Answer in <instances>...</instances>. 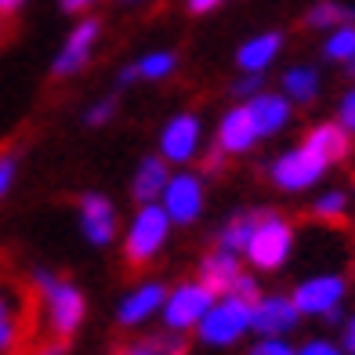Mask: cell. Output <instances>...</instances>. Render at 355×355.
<instances>
[{
	"label": "cell",
	"instance_id": "obj_16",
	"mask_svg": "<svg viewBox=\"0 0 355 355\" xmlns=\"http://www.w3.org/2000/svg\"><path fill=\"white\" fill-rule=\"evenodd\" d=\"M247 112L254 120L257 138H268V135H276L279 127L290 120V102L279 98V94H254V102L247 105Z\"/></svg>",
	"mask_w": 355,
	"mask_h": 355
},
{
	"label": "cell",
	"instance_id": "obj_36",
	"mask_svg": "<svg viewBox=\"0 0 355 355\" xmlns=\"http://www.w3.org/2000/svg\"><path fill=\"white\" fill-rule=\"evenodd\" d=\"M345 348L355 355V315H352V322H348V327H345Z\"/></svg>",
	"mask_w": 355,
	"mask_h": 355
},
{
	"label": "cell",
	"instance_id": "obj_23",
	"mask_svg": "<svg viewBox=\"0 0 355 355\" xmlns=\"http://www.w3.org/2000/svg\"><path fill=\"white\" fill-rule=\"evenodd\" d=\"M355 19V8H345V4H315L312 11H309V26H315V29H327V26H345V22H352Z\"/></svg>",
	"mask_w": 355,
	"mask_h": 355
},
{
	"label": "cell",
	"instance_id": "obj_43",
	"mask_svg": "<svg viewBox=\"0 0 355 355\" xmlns=\"http://www.w3.org/2000/svg\"><path fill=\"white\" fill-rule=\"evenodd\" d=\"M0 37H4V19H0Z\"/></svg>",
	"mask_w": 355,
	"mask_h": 355
},
{
	"label": "cell",
	"instance_id": "obj_3",
	"mask_svg": "<svg viewBox=\"0 0 355 355\" xmlns=\"http://www.w3.org/2000/svg\"><path fill=\"white\" fill-rule=\"evenodd\" d=\"M203 327H200V337L207 345H232L239 341L247 330H250V301H239L232 294H225V301H214L211 309L203 312Z\"/></svg>",
	"mask_w": 355,
	"mask_h": 355
},
{
	"label": "cell",
	"instance_id": "obj_20",
	"mask_svg": "<svg viewBox=\"0 0 355 355\" xmlns=\"http://www.w3.org/2000/svg\"><path fill=\"white\" fill-rule=\"evenodd\" d=\"M283 91H286L294 102H312V98H315V91H319V76H315V69H309V66L290 69V73L283 76Z\"/></svg>",
	"mask_w": 355,
	"mask_h": 355
},
{
	"label": "cell",
	"instance_id": "obj_15",
	"mask_svg": "<svg viewBox=\"0 0 355 355\" xmlns=\"http://www.w3.org/2000/svg\"><path fill=\"white\" fill-rule=\"evenodd\" d=\"M236 279H239V261H236L232 250H214V254L203 257V265H200V283L211 290L214 297H218V294H229Z\"/></svg>",
	"mask_w": 355,
	"mask_h": 355
},
{
	"label": "cell",
	"instance_id": "obj_5",
	"mask_svg": "<svg viewBox=\"0 0 355 355\" xmlns=\"http://www.w3.org/2000/svg\"><path fill=\"white\" fill-rule=\"evenodd\" d=\"M211 304H214V294L203 283H182L174 294L164 297V327L171 334L200 327V319H203V312L211 309Z\"/></svg>",
	"mask_w": 355,
	"mask_h": 355
},
{
	"label": "cell",
	"instance_id": "obj_10",
	"mask_svg": "<svg viewBox=\"0 0 355 355\" xmlns=\"http://www.w3.org/2000/svg\"><path fill=\"white\" fill-rule=\"evenodd\" d=\"M196 145H200V120L192 112H178L159 135V153L174 164H185V159L196 156Z\"/></svg>",
	"mask_w": 355,
	"mask_h": 355
},
{
	"label": "cell",
	"instance_id": "obj_19",
	"mask_svg": "<svg viewBox=\"0 0 355 355\" xmlns=\"http://www.w3.org/2000/svg\"><path fill=\"white\" fill-rule=\"evenodd\" d=\"M279 44H283L279 33H261V37L247 40L243 47H239V66H243L247 73H261L268 62L279 55Z\"/></svg>",
	"mask_w": 355,
	"mask_h": 355
},
{
	"label": "cell",
	"instance_id": "obj_37",
	"mask_svg": "<svg viewBox=\"0 0 355 355\" xmlns=\"http://www.w3.org/2000/svg\"><path fill=\"white\" fill-rule=\"evenodd\" d=\"M22 4H26V0H0V15H15Z\"/></svg>",
	"mask_w": 355,
	"mask_h": 355
},
{
	"label": "cell",
	"instance_id": "obj_34",
	"mask_svg": "<svg viewBox=\"0 0 355 355\" xmlns=\"http://www.w3.org/2000/svg\"><path fill=\"white\" fill-rule=\"evenodd\" d=\"M218 4H225V0H189V11L192 15H207V11H214Z\"/></svg>",
	"mask_w": 355,
	"mask_h": 355
},
{
	"label": "cell",
	"instance_id": "obj_29",
	"mask_svg": "<svg viewBox=\"0 0 355 355\" xmlns=\"http://www.w3.org/2000/svg\"><path fill=\"white\" fill-rule=\"evenodd\" d=\"M229 294H232V297H239V301H250V304H254V297H257V283H254L250 276H243V272H239V279L232 283Z\"/></svg>",
	"mask_w": 355,
	"mask_h": 355
},
{
	"label": "cell",
	"instance_id": "obj_4",
	"mask_svg": "<svg viewBox=\"0 0 355 355\" xmlns=\"http://www.w3.org/2000/svg\"><path fill=\"white\" fill-rule=\"evenodd\" d=\"M290 247H294V232H290V225L276 214H261L254 225V236H250V243H247V257H250V265L254 268H279L286 261V254Z\"/></svg>",
	"mask_w": 355,
	"mask_h": 355
},
{
	"label": "cell",
	"instance_id": "obj_2",
	"mask_svg": "<svg viewBox=\"0 0 355 355\" xmlns=\"http://www.w3.org/2000/svg\"><path fill=\"white\" fill-rule=\"evenodd\" d=\"M37 290L47 304V322H51L55 337H69L80 319H84V297L80 290L66 279H55L51 272H37Z\"/></svg>",
	"mask_w": 355,
	"mask_h": 355
},
{
	"label": "cell",
	"instance_id": "obj_11",
	"mask_svg": "<svg viewBox=\"0 0 355 355\" xmlns=\"http://www.w3.org/2000/svg\"><path fill=\"white\" fill-rule=\"evenodd\" d=\"M80 229L91 239L94 247H105L112 236H116V211L102 192H87L80 200Z\"/></svg>",
	"mask_w": 355,
	"mask_h": 355
},
{
	"label": "cell",
	"instance_id": "obj_9",
	"mask_svg": "<svg viewBox=\"0 0 355 355\" xmlns=\"http://www.w3.org/2000/svg\"><path fill=\"white\" fill-rule=\"evenodd\" d=\"M98 33H102V22L98 19H84L73 33H69V40H66V47L58 51V58H55V76H73V73H80L87 66V58H91V51H94V40H98Z\"/></svg>",
	"mask_w": 355,
	"mask_h": 355
},
{
	"label": "cell",
	"instance_id": "obj_32",
	"mask_svg": "<svg viewBox=\"0 0 355 355\" xmlns=\"http://www.w3.org/2000/svg\"><path fill=\"white\" fill-rule=\"evenodd\" d=\"M297 355H341L334 345H327V341H312V345H304Z\"/></svg>",
	"mask_w": 355,
	"mask_h": 355
},
{
	"label": "cell",
	"instance_id": "obj_7",
	"mask_svg": "<svg viewBox=\"0 0 355 355\" xmlns=\"http://www.w3.org/2000/svg\"><path fill=\"white\" fill-rule=\"evenodd\" d=\"M164 214L174 221V225H192L200 218L203 211V185H200V178L196 174H174L167 178V185H164Z\"/></svg>",
	"mask_w": 355,
	"mask_h": 355
},
{
	"label": "cell",
	"instance_id": "obj_35",
	"mask_svg": "<svg viewBox=\"0 0 355 355\" xmlns=\"http://www.w3.org/2000/svg\"><path fill=\"white\" fill-rule=\"evenodd\" d=\"M94 4V0H62V11H69V15H80V11H87Z\"/></svg>",
	"mask_w": 355,
	"mask_h": 355
},
{
	"label": "cell",
	"instance_id": "obj_30",
	"mask_svg": "<svg viewBox=\"0 0 355 355\" xmlns=\"http://www.w3.org/2000/svg\"><path fill=\"white\" fill-rule=\"evenodd\" d=\"M112 109H116V98H105V102H98V105H91V109H87V123H91V127L105 123V120L112 116Z\"/></svg>",
	"mask_w": 355,
	"mask_h": 355
},
{
	"label": "cell",
	"instance_id": "obj_21",
	"mask_svg": "<svg viewBox=\"0 0 355 355\" xmlns=\"http://www.w3.org/2000/svg\"><path fill=\"white\" fill-rule=\"evenodd\" d=\"M257 218H261V214H239V218H232V221L221 229V250H232V254H236V250H247Z\"/></svg>",
	"mask_w": 355,
	"mask_h": 355
},
{
	"label": "cell",
	"instance_id": "obj_38",
	"mask_svg": "<svg viewBox=\"0 0 355 355\" xmlns=\"http://www.w3.org/2000/svg\"><path fill=\"white\" fill-rule=\"evenodd\" d=\"M37 355H66V348H62V345L55 341V345H44V348H40Z\"/></svg>",
	"mask_w": 355,
	"mask_h": 355
},
{
	"label": "cell",
	"instance_id": "obj_18",
	"mask_svg": "<svg viewBox=\"0 0 355 355\" xmlns=\"http://www.w3.org/2000/svg\"><path fill=\"white\" fill-rule=\"evenodd\" d=\"M304 145H309L315 156L327 159V164H337V159L348 156V131L341 123H319L315 131L304 138Z\"/></svg>",
	"mask_w": 355,
	"mask_h": 355
},
{
	"label": "cell",
	"instance_id": "obj_22",
	"mask_svg": "<svg viewBox=\"0 0 355 355\" xmlns=\"http://www.w3.org/2000/svg\"><path fill=\"white\" fill-rule=\"evenodd\" d=\"M19 330H22V315L15 312L11 297L0 290V352H8L15 341H19Z\"/></svg>",
	"mask_w": 355,
	"mask_h": 355
},
{
	"label": "cell",
	"instance_id": "obj_42",
	"mask_svg": "<svg viewBox=\"0 0 355 355\" xmlns=\"http://www.w3.org/2000/svg\"><path fill=\"white\" fill-rule=\"evenodd\" d=\"M120 4H138V0H120Z\"/></svg>",
	"mask_w": 355,
	"mask_h": 355
},
{
	"label": "cell",
	"instance_id": "obj_8",
	"mask_svg": "<svg viewBox=\"0 0 355 355\" xmlns=\"http://www.w3.org/2000/svg\"><path fill=\"white\" fill-rule=\"evenodd\" d=\"M345 297V279L341 276H315V279H304L294 290V309L301 315H327L334 312Z\"/></svg>",
	"mask_w": 355,
	"mask_h": 355
},
{
	"label": "cell",
	"instance_id": "obj_12",
	"mask_svg": "<svg viewBox=\"0 0 355 355\" xmlns=\"http://www.w3.org/2000/svg\"><path fill=\"white\" fill-rule=\"evenodd\" d=\"M297 315L301 312L294 309V301H290V297H265V301L250 304V327L261 330L265 337H276V334L294 330L297 327Z\"/></svg>",
	"mask_w": 355,
	"mask_h": 355
},
{
	"label": "cell",
	"instance_id": "obj_40",
	"mask_svg": "<svg viewBox=\"0 0 355 355\" xmlns=\"http://www.w3.org/2000/svg\"><path fill=\"white\" fill-rule=\"evenodd\" d=\"M131 80H138V69H135V66H127V69L120 73V84H131Z\"/></svg>",
	"mask_w": 355,
	"mask_h": 355
},
{
	"label": "cell",
	"instance_id": "obj_39",
	"mask_svg": "<svg viewBox=\"0 0 355 355\" xmlns=\"http://www.w3.org/2000/svg\"><path fill=\"white\" fill-rule=\"evenodd\" d=\"M123 355H159L153 345H141V348H131V352H123Z\"/></svg>",
	"mask_w": 355,
	"mask_h": 355
},
{
	"label": "cell",
	"instance_id": "obj_27",
	"mask_svg": "<svg viewBox=\"0 0 355 355\" xmlns=\"http://www.w3.org/2000/svg\"><path fill=\"white\" fill-rule=\"evenodd\" d=\"M15 171H19V156L4 153V156H0V196H8V189L15 182Z\"/></svg>",
	"mask_w": 355,
	"mask_h": 355
},
{
	"label": "cell",
	"instance_id": "obj_24",
	"mask_svg": "<svg viewBox=\"0 0 355 355\" xmlns=\"http://www.w3.org/2000/svg\"><path fill=\"white\" fill-rule=\"evenodd\" d=\"M135 69H138V76H145V80H164V76H171V73L178 69V55H171V51L145 55L141 62H135Z\"/></svg>",
	"mask_w": 355,
	"mask_h": 355
},
{
	"label": "cell",
	"instance_id": "obj_26",
	"mask_svg": "<svg viewBox=\"0 0 355 355\" xmlns=\"http://www.w3.org/2000/svg\"><path fill=\"white\" fill-rule=\"evenodd\" d=\"M345 207H348V200H345V192H327V196H319L315 200V218H322V221H337L345 214Z\"/></svg>",
	"mask_w": 355,
	"mask_h": 355
},
{
	"label": "cell",
	"instance_id": "obj_13",
	"mask_svg": "<svg viewBox=\"0 0 355 355\" xmlns=\"http://www.w3.org/2000/svg\"><path fill=\"white\" fill-rule=\"evenodd\" d=\"M164 297H167L164 283H141L138 290H131V294L123 297L116 319L123 322V327H138V322H145L153 312L164 309Z\"/></svg>",
	"mask_w": 355,
	"mask_h": 355
},
{
	"label": "cell",
	"instance_id": "obj_33",
	"mask_svg": "<svg viewBox=\"0 0 355 355\" xmlns=\"http://www.w3.org/2000/svg\"><path fill=\"white\" fill-rule=\"evenodd\" d=\"M257 91H261V76H257V73L236 84V94H257Z\"/></svg>",
	"mask_w": 355,
	"mask_h": 355
},
{
	"label": "cell",
	"instance_id": "obj_31",
	"mask_svg": "<svg viewBox=\"0 0 355 355\" xmlns=\"http://www.w3.org/2000/svg\"><path fill=\"white\" fill-rule=\"evenodd\" d=\"M341 127L345 131H355V91H348L341 102Z\"/></svg>",
	"mask_w": 355,
	"mask_h": 355
},
{
	"label": "cell",
	"instance_id": "obj_41",
	"mask_svg": "<svg viewBox=\"0 0 355 355\" xmlns=\"http://www.w3.org/2000/svg\"><path fill=\"white\" fill-rule=\"evenodd\" d=\"M348 73H352V76H355V58H352V66H348Z\"/></svg>",
	"mask_w": 355,
	"mask_h": 355
},
{
	"label": "cell",
	"instance_id": "obj_17",
	"mask_svg": "<svg viewBox=\"0 0 355 355\" xmlns=\"http://www.w3.org/2000/svg\"><path fill=\"white\" fill-rule=\"evenodd\" d=\"M167 178H171V174H167V159H164V156H145L141 164H138L135 185H131L135 200H138V203H153L159 192H164Z\"/></svg>",
	"mask_w": 355,
	"mask_h": 355
},
{
	"label": "cell",
	"instance_id": "obj_1",
	"mask_svg": "<svg viewBox=\"0 0 355 355\" xmlns=\"http://www.w3.org/2000/svg\"><path fill=\"white\" fill-rule=\"evenodd\" d=\"M167 232H171V218L164 214V207L156 203H141V211L135 214L131 229H127V239H123V257L131 265H149L153 257L164 250L167 243Z\"/></svg>",
	"mask_w": 355,
	"mask_h": 355
},
{
	"label": "cell",
	"instance_id": "obj_14",
	"mask_svg": "<svg viewBox=\"0 0 355 355\" xmlns=\"http://www.w3.org/2000/svg\"><path fill=\"white\" fill-rule=\"evenodd\" d=\"M254 141H257V131H254V120H250L247 105L225 112V120L218 127V149L221 153H247Z\"/></svg>",
	"mask_w": 355,
	"mask_h": 355
},
{
	"label": "cell",
	"instance_id": "obj_28",
	"mask_svg": "<svg viewBox=\"0 0 355 355\" xmlns=\"http://www.w3.org/2000/svg\"><path fill=\"white\" fill-rule=\"evenodd\" d=\"M250 355H297L294 348H290L286 341H279V337H265L261 345H254Z\"/></svg>",
	"mask_w": 355,
	"mask_h": 355
},
{
	"label": "cell",
	"instance_id": "obj_25",
	"mask_svg": "<svg viewBox=\"0 0 355 355\" xmlns=\"http://www.w3.org/2000/svg\"><path fill=\"white\" fill-rule=\"evenodd\" d=\"M327 58H334V62H352L355 58V26H341L327 40Z\"/></svg>",
	"mask_w": 355,
	"mask_h": 355
},
{
	"label": "cell",
	"instance_id": "obj_6",
	"mask_svg": "<svg viewBox=\"0 0 355 355\" xmlns=\"http://www.w3.org/2000/svg\"><path fill=\"white\" fill-rule=\"evenodd\" d=\"M327 167H330L327 159L315 156L309 145H301V149L283 153L276 164H272V182H276L279 189H286V192H301V189H309L312 182H319Z\"/></svg>",
	"mask_w": 355,
	"mask_h": 355
}]
</instances>
